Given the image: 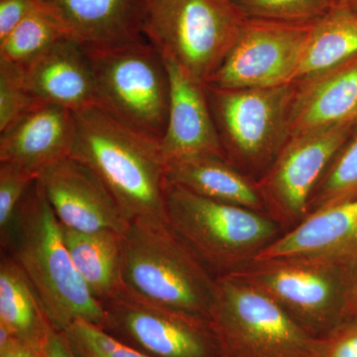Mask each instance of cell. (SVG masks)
Returning <instances> with one entry per match:
<instances>
[{"label":"cell","instance_id":"2e32d148","mask_svg":"<svg viewBox=\"0 0 357 357\" xmlns=\"http://www.w3.org/2000/svg\"><path fill=\"white\" fill-rule=\"evenodd\" d=\"M65 38L83 47L114 46L145 39L143 0H35Z\"/></svg>","mask_w":357,"mask_h":357},{"label":"cell","instance_id":"f546056e","mask_svg":"<svg viewBox=\"0 0 357 357\" xmlns=\"http://www.w3.org/2000/svg\"><path fill=\"white\" fill-rule=\"evenodd\" d=\"M319 357H357V316L345 319L321 338Z\"/></svg>","mask_w":357,"mask_h":357},{"label":"cell","instance_id":"44dd1931","mask_svg":"<svg viewBox=\"0 0 357 357\" xmlns=\"http://www.w3.org/2000/svg\"><path fill=\"white\" fill-rule=\"evenodd\" d=\"M62 227L68 251L79 276L100 304L119 292L121 283L122 234L83 232Z\"/></svg>","mask_w":357,"mask_h":357},{"label":"cell","instance_id":"9c48e42d","mask_svg":"<svg viewBox=\"0 0 357 357\" xmlns=\"http://www.w3.org/2000/svg\"><path fill=\"white\" fill-rule=\"evenodd\" d=\"M206 89L225 159L251 180L257 177V182L288 140L295 84Z\"/></svg>","mask_w":357,"mask_h":357},{"label":"cell","instance_id":"836d02e7","mask_svg":"<svg viewBox=\"0 0 357 357\" xmlns=\"http://www.w3.org/2000/svg\"><path fill=\"white\" fill-rule=\"evenodd\" d=\"M357 316V278L352 287L349 305V319Z\"/></svg>","mask_w":357,"mask_h":357},{"label":"cell","instance_id":"4316f807","mask_svg":"<svg viewBox=\"0 0 357 357\" xmlns=\"http://www.w3.org/2000/svg\"><path fill=\"white\" fill-rule=\"evenodd\" d=\"M63 333L77 357H152L124 344L88 321H74Z\"/></svg>","mask_w":357,"mask_h":357},{"label":"cell","instance_id":"603a6c76","mask_svg":"<svg viewBox=\"0 0 357 357\" xmlns=\"http://www.w3.org/2000/svg\"><path fill=\"white\" fill-rule=\"evenodd\" d=\"M0 325L39 349L53 328L22 270L4 252L0 259Z\"/></svg>","mask_w":357,"mask_h":357},{"label":"cell","instance_id":"f1b7e54d","mask_svg":"<svg viewBox=\"0 0 357 357\" xmlns=\"http://www.w3.org/2000/svg\"><path fill=\"white\" fill-rule=\"evenodd\" d=\"M37 175L8 162H0V237L13 222L16 210Z\"/></svg>","mask_w":357,"mask_h":357},{"label":"cell","instance_id":"d6a6232c","mask_svg":"<svg viewBox=\"0 0 357 357\" xmlns=\"http://www.w3.org/2000/svg\"><path fill=\"white\" fill-rule=\"evenodd\" d=\"M0 357H45V354L43 349L14 337L0 344Z\"/></svg>","mask_w":357,"mask_h":357},{"label":"cell","instance_id":"6da1fadb","mask_svg":"<svg viewBox=\"0 0 357 357\" xmlns=\"http://www.w3.org/2000/svg\"><path fill=\"white\" fill-rule=\"evenodd\" d=\"M0 243L1 252L22 270L55 330L64 332L76 321L105 328L102 305L75 267L62 227L37 178L23 197Z\"/></svg>","mask_w":357,"mask_h":357},{"label":"cell","instance_id":"4fadbf2b","mask_svg":"<svg viewBox=\"0 0 357 357\" xmlns=\"http://www.w3.org/2000/svg\"><path fill=\"white\" fill-rule=\"evenodd\" d=\"M37 182L63 227L77 231L124 234L129 222L100 178L68 157L42 169Z\"/></svg>","mask_w":357,"mask_h":357},{"label":"cell","instance_id":"277c9868","mask_svg":"<svg viewBox=\"0 0 357 357\" xmlns=\"http://www.w3.org/2000/svg\"><path fill=\"white\" fill-rule=\"evenodd\" d=\"M218 278L165 225L122 234V287L156 306L210 321Z\"/></svg>","mask_w":357,"mask_h":357},{"label":"cell","instance_id":"ba28073f","mask_svg":"<svg viewBox=\"0 0 357 357\" xmlns=\"http://www.w3.org/2000/svg\"><path fill=\"white\" fill-rule=\"evenodd\" d=\"M236 275L271 298L307 333L323 338L349 319L357 270L317 258L282 257L255 260Z\"/></svg>","mask_w":357,"mask_h":357},{"label":"cell","instance_id":"d6986e66","mask_svg":"<svg viewBox=\"0 0 357 357\" xmlns=\"http://www.w3.org/2000/svg\"><path fill=\"white\" fill-rule=\"evenodd\" d=\"M26 84L39 102L77 112L95 105V77L84 47L63 39L25 66Z\"/></svg>","mask_w":357,"mask_h":357},{"label":"cell","instance_id":"cb8c5ba5","mask_svg":"<svg viewBox=\"0 0 357 357\" xmlns=\"http://www.w3.org/2000/svg\"><path fill=\"white\" fill-rule=\"evenodd\" d=\"M63 39L67 38L60 28L37 6L0 41V59L25 66Z\"/></svg>","mask_w":357,"mask_h":357},{"label":"cell","instance_id":"1f68e13d","mask_svg":"<svg viewBox=\"0 0 357 357\" xmlns=\"http://www.w3.org/2000/svg\"><path fill=\"white\" fill-rule=\"evenodd\" d=\"M45 357H77L64 333L51 328L43 345Z\"/></svg>","mask_w":357,"mask_h":357},{"label":"cell","instance_id":"3957f363","mask_svg":"<svg viewBox=\"0 0 357 357\" xmlns=\"http://www.w3.org/2000/svg\"><path fill=\"white\" fill-rule=\"evenodd\" d=\"M167 227L217 278L241 271L283 234L259 213L199 196L167 180Z\"/></svg>","mask_w":357,"mask_h":357},{"label":"cell","instance_id":"e575fe53","mask_svg":"<svg viewBox=\"0 0 357 357\" xmlns=\"http://www.w3.org/2000/svg\"><path fill=\"white\" fill-rule=\"evenodd\" d=\"M333 6L351 7L357 10V0H330Z\"/></svg>","mask_w":357,"mask_h":357},{"label":"cell","instance_id":"83f0119b","mask_svg":"<svg viewBox=\"0 0 357 357\" xmlns=\"http://www.w3.org/2000/svg\"><path fill=\"white\" fill-rule=\"evenodd\" d=\"M39 102L26 84L23 68L0 59V131Z\"/></svg>","mask_w":357,"mask_h":357},{"label":"cell","instance_id":"5b68a950","mask_svg":"<svg viewBox=\"0 0 357 357\" xmlns=\"http://www.w3.org/2000/svg\"><path fill=\"white\" fill-rule=\"evenodd\" d=\"M84 49L95 77L96 107L160 144L170 103L168 70L161 54L146 39Z\"/></svg>","mask_w":357,"mask_h":357},{"label":"cell","instance_id":"484cf974","mask_svg":"<svg viewBox=\"0 0 357 357\" xmlns=\"http://www.w3.org/2000/svg\"><path fill=\"white\" fill-rule=\"evenodd\" d=\"M246 18L311 22L333 6L330 0H232Z\"/></svg>","mask_w":357,"mask_h":357},{"label":"cell","instance_id":"9a60e30c","mask_svg":"<svg viewBox=\"0 0 357 357\" xmlns=\"http://www.w3.org/2000/svg\"><path fill=\"white\" fill-rule=\"evenodd\" d=\"M282 257L317 258L357 270V198L307 213L255 260Z\"/></svg>","mask_w":357,"mask_h":357},{"label":"cell","instance_id":"d4e9b609","mask_svg":"<svg viewBox=\"0 0 357 357\" xmlns=\"http://www.w3.org/2000/svg\"><path fill=\"white\" fill-rule=\"evenodd\" d=\"M357 198V131L324 174L309 204V211Z\"/></svg>","mask_w":357,"mask_h":357},{"label":"cell","instance_id":"52a82bcc","mask_svg":"<svg viewBox=\"0 0 357 357\" xmlns=\"http://www.w3.org/2000/svg\"><path fill=\"white\" fill-rule=\"evenodd\" d=\"M143 8L145 39L204 86L246 20L232 0H143Z\"/></svg>","mask_w":357,"mask_h":357},{"label":"cell","instance_id":"30bf717a","mask_svg":"<svg viewBox=\"0 0 357 357\" xmlns=\"http://www.w3.org/2000/svg\"><path fill=\"white\" fill-rule=\"evenodd\" d=\"M356 131L357 119H354L288 138L273 164L256 182L268 215L284 232L307 217L312 192Z\"/></svg>","mask_w":357,"mask_h":357},{"label":"cell","instance_id":"4dcf8cb0","mask_svg":"<svg viewBox=\"0 0 357 357\" xmlns=\"http://www.w3.org/2000/svg\"><path fill=\"white\" fill-rule=\"evenodd\" d=\"M35 0H0V41L36 9Z\"/></svg>","mask_w":357,"mask_h":357},{"label":"cell","instance_id":"7402d4cb","mask_svg":"<svg viewBox=\"0 0 357 357\" xmlns=\"http://www.w3.org/2000/svg\"><path fill=\"white\" fill-rule=\"evenodd\" d=\"M357 54V10L333 6L312 22L293 83Z\"/></svg>","mask_w":357,"mask_h":357},{"label":"cell","instance_id":"e0dca14e","mask_svg":"<svg viewBox=\"0 0 357 357\" xmlns=\"http://www.w3.org/2000/svg\"><path fill=\"white\" fill-rule=\"evenodd\" d=\"M76 122L73 110L39 102L0 131V162L38 175L42 169L70 157Z\"/></svg>","mask_w":357,"mask_h":357},{"label":"cell","instance_id":"ffe728a7","mask_svg":"<svg viewBox=\"0 0 357 357\" xmlns=\"http://www.w3.org/2000/svg\"><path fill=\"white\" fill-rule=\"evenodd\" d=\"M166 178L199 196L267 213L255 181L217 155H195L167 162Z\"/></svg>","mask_w":357,"mask_h":357},{"label":"cell","instance_id":"ac0fdd59","mask_svg":"<svg viewBox=\"0 0 357 357\" xmlns=\"http://www.w3.org/2000/svg\"><path fill=\"white\" fill-rule=\"evenodd\" d=\"M293 84L288 138L357 119V54Z\"/></svg>","mask_w":357,"mask_h":357},{"label":"cell","instance_id":"5bb4252c","mask_svg":"<svg viewBox=\"0 0 357 357\" xmlns=\"http://www.w3.org/2000/svg\"><path fill=\"white\" fill-rule=\"evenodd\" d=\"M170 82V103L160 149L166 162L217 155L225 158L206 86L192 79L180 65L164 59Z\"/></svg>","mask_w":357,"mask_h":357},{"label":"cell","instance_id":"7c38bea8","mask_svg":"<svg viewBox=\"0 0 357 357\" xmlns=\"http://www.w3.org/2000/svg\"><path fill=\"white\" fill-rule=\"evenodd\" d=\"M314 21L246 18L229 53L206 86L239 89L293 84Z\"/></svg>","mask_w":357,"mask_h":357},{"label":"cell","instance_id":"8992f818","mask_svg":"<svg viewBox=\"0 0 357 357\" xmlns=\"http://www.w3.org/2000/svg\"><path fill=\"white\" fill-rule=\"evenodd\" d=\"M210 324L220 357H319L321 338L238 275L218 278Z\"/></svg>","mask_w":357,"mask_h":357},{"label":"cell","instance_id":"7a4b0ae2","mask_svg":"<svg viewBox=\"0 0 357 357\" xmlns=\"http://www.w3.org/2000/svg\"><path fill=\"white\" fill-rule=\"evenodd\" d=\"M74 114L70 157L95 172L129 222L167 225V162L159 143L126 128L96 105Z\"/></svg>","mask_w":357,"mask_h":357},{"label":"cell","instance_id":"8fae6325","mask_svg":"<svg viewBox=\"0 0 357 357\" xmlns=\"http://www.w3.org/2000/svg\"><path fill=\"white\" fill-rule=\"evenodd\" d=\"M103 330L152 357H220L210 321L156 306L123 287L102 303Z\"/></svg>","mask_w":357,"mask_h":357}]
</instances>
